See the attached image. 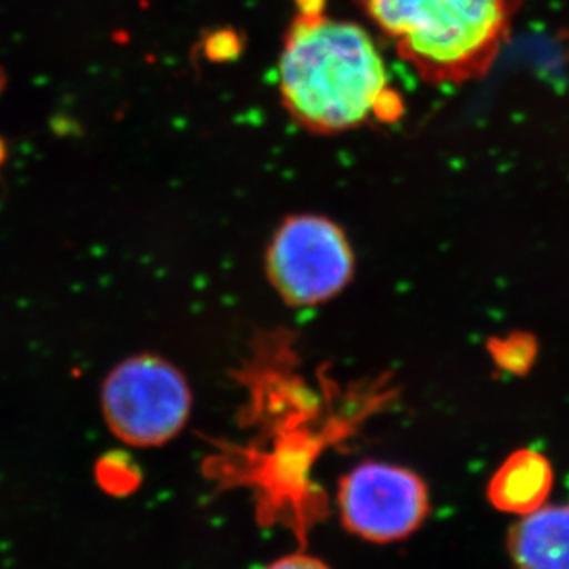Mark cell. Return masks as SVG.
I'll return each instance as SVG.
<instances>
[{"label": "cell", "instance_id": "obj_6", "mask_svg": "<svg viewBox=\"0 0 569 569\" xmlns=\"http://www.w3.org/2000/svg\"><path fill=\"white\" fill-rule=\"evenodd\" d=\"M509 546L520 569H569V507H540L523 516Z\"/></svg>", "mask_w": 569, "mask_h": 569}, {"label": "cell", "instance_id": "obj_11", "mask_svg": "<svg viewBox=\"0 0 569 569\" xmlns=\"http://www.w3.org/2000/svg\"><path fill=\"white\" fill-rule=\"evenodd\" d=\"M6 157H8V148H6L4 140L0 139V167L4 164Z\"/></svg>", "mask_w": 569, "mask_h": 569}, {"label": "cell", "instance_id": "obj_10", "mask_svg": "<svg viewBox=\"0 0 569 569\" xmlns=\"http://www.w3.org/2000/svg\"><path fill=\"white\" fill-rule=\"evenodd\" d=\"M266 569H332L325 565L322 560L316 559L312 555L296 553L274 560L273 565H269Z\"/></svg>", "mask_w": 569, "mask_h": 569}, {"label": "cell", "instance_id": "obj_5", "mask_svg": "<svg viewBox=\"0 0 569 569\" xmlns=\"http://www.w3.org/2000/svg\"><path fill=\"white\" fill-rule=\"evenodd\" d=\"M339 510L350 532L369 542H395L419 529L428 515V490L411 470L363 462L345 476Z\"/></svg>", "mask_w": 569, "mask_h": 569}, {"label": "cell", "instance_id": "obj_3", "mask_svg": "<svg viewBox=\"0 0 569 569\" xmlns=\"http://www.w3.org/2000/svg\"><path fill=\"white\" fill-rule=\"evenodd\" d=\"M102 408L109 428L128 445H164L189 420V386L172 363L134 356L103 383Z\"/></svg>", "mask_w": 569, "mask_h": 569}, {"label": "cell", "instance_id": "obj_8", "mask_svg": "<svg viewBox=\"0 0 569 569\" xmlns=\"http://www.w3.org/2000/svg\"><path fill=\"white\" fill-rule=\"evenodd\" d=\"M489 349L496 363L503 371L515 372V375H523L529 371V367L532 366V360L537 356V343L527 333H515L509 338L495 339Z\"/></svg>", "mask_w": 569, "mask_h": 569}, {"label": "cell", "instance_id": "obj_1", "mask_svg": "<svg viewBox=\"0 0 569 569\" xmlns=\"http://www.w3.org/2000/svg\"><path fill=\"white\" fill-rule=\"evenodd\" d=\"M279 89L291 119L313 133H343L400 113L371 36L310 2H302L286 33Z\"/></svg>", "mask_w": 569, "mask_h": 569}, {"label": "cell", "instance_id": "obj_4", "mask_svg": "<svg viewBox=\"0 0 569 569\" xmlns=\"http://www.w3.org/2000/svg\"><path fill=\"white\" fill-rule=\"evenodd\" d=\"M266 260L274 290L291 307L332 299L355 273L349 238L325 216L288 218L274 232Z\"/></svg>", "mask_w": 569, "mask_h": 569}, {"label": "cell", "instance_id": "obj_9", "mask_svg": "<svg viewBox=\"0 0 569 569\" xmlns=\"http://www.w3.org/2000/svg\"><path fill=\"white\" fill-rule=\"evenodd\" d=\"M203 54L210 61H229L240 54V39L231 30H218L203 41Z\"/></svg>", "mask_w": 569, "mask_h": 569}, {"label": "cell", "instance_id": "obj_2", "mask_svg": "<svg viewBox=\"0 0 569 569\" xmlns=\"http://www.w3.org/2000/svg\"><path fill=\"white\" fill-rule=\"evenodd\" d=\"M398 54L431 83L489 72L521 0H360Z\"/></svg>", "mask_w": 569, "mask_h": 569}, {"label": "cell", "instance_id": "obj_12", "mask_svg": "<svg viewBox=\"0 0 569 569\" xmlns=\"http://www.w3.org/2000/svg\"><path fill=\"white\" fill-rule=\"evenodd\" d=\"M4 83H6L4 74H2V72H0V91H2V89H4Z\"/></svg>", "mask_w": 569, "mask_h": 569}, {"label": "cell", "instance_id": "obj_7", "mask_svg": "<svg viewBox=\"0 0 569 569\" xmlns=\"http://www.w3.org/2000/svg\"><path fill=\"white\" fill-rule=\"evenodd\" d=\"M553 489V468L548 457L532 450H520L490 479L489 500L496 509L515 515H529L543 506Z\"/></svg>", "mask_w": 569, "mask_h": 569}]
</instances>
